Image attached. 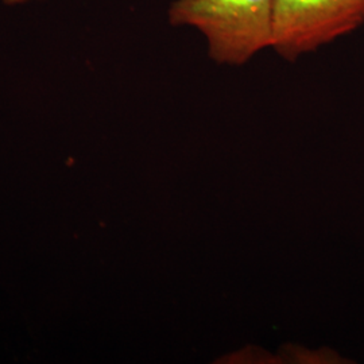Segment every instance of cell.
Instances as JSON below:
<instances>
[{"instance_id":"cell-1","label":"cell","mask_w":364,"mask_h":364,"mask_svg":"<svg viewBox=\"0 0 364 364\" xmlns=\"http://www.w3.org/2000/svg\"><path fill=\"white\" fill-rule=\"evenodd\" d=\"M273 4L274 0H174L169 22L198 30L215 61L242 65L272 46Z\"/></svg>"},{"instance_id":"cell-2","label":"cell","mask_w":364,"mask_h":364,"mask_svg":"<svg viewBox=\"0 0 364 364\" xmlns=\"http://www.w3.org/2000/svg\"><path fill=\"white\" fill-rule=\"evenodd\" d=\"M364 25V0H274L272 46L293 61Z\"/></svg>"},{"instance_id":"cell-3","label":"cell","mask_w":364,"mask_h":364,"mask_svg":"<svg viewBox=\"0 0 364 364\" xmlns=\"http://www.w3.org/2000/svg\"><path fill=\"white\" fill-rule=\"evenodd\" d=\"M4 4H9V6H16V4H23L27 1H34V0H1Z\"/></svg>"}]
</instances>
